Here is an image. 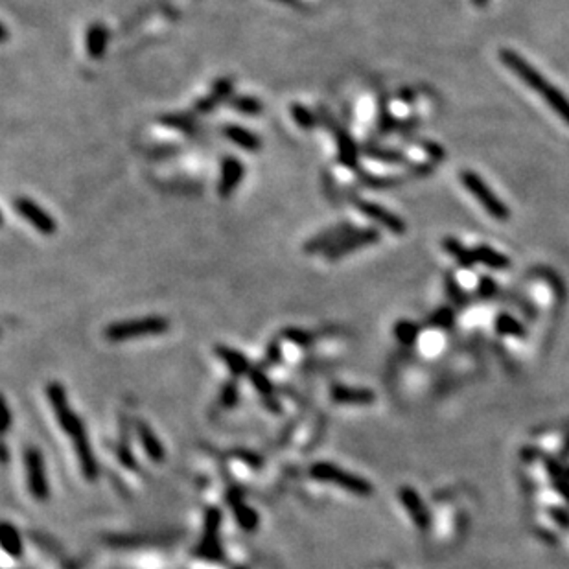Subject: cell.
Segmentation results:
<instances>
[{"label": "cell", "instance_id": "obj_1", "mask_svg": "<svg viewBox=\"0 0 569 569\" xmlns=\"http://www.w3.org/2000/svg\"><path fill=\"white\" fill-rule=\"evenodd\" d=\"M500 59L505 66H509L514 74L518 76L523 83L529 85V89L540 94L541 100L569 126V98L562 90L556 89L549 80H546L531 63H527L520 56L518 52L505 48V50H500Z\"/></svg>", "mask_w": 569, "mask_h": 569}, {"label": "cell", "instance_id": "obj_2", "mask_svg": "<svg viewBox=\"0 0 569 569\" xmlns=\"http://www.w3.org/2000/svg\"><path fill=\"white\" fill-rule=\"evenodd\" d=\"M170 328L168 319L164 317H142L135 321L115 322L105 328V337L109 341H129L142 336H157Z\"/></svg>", "mask_w": 569, "mask_h": 569}, {"label": "cell", "instance_id": "obj_3", "mask_svg": "<svg viewBox=\"0 0 569 569\" xmlns=\"http://www.w3.org/2000/svg\"><path fill=\"white\" fill-rule=\"evenodd\" d=\"M461 181L462 184L467 187V190L479 201L481 206H483L494 220L498 221L509 220V209H507V205H505L500 197L495 196L494 192L490 190L488 184H486L476 172L464 170V172L461 173Z\"/></svg>", "mask_w": 569, "mask_h": 569}, {"label": "cell", "instance_id": "obj_4", "mask_svg": "<svg viewBox=\"0 0 569 569\" xmlns=\"http://www.w3.org/2000/svg\"><path fill=\"white\" fill-rule=\"evenodd\" d=\"M312 476L317 477L321 481H328V483H336V485L343 486V488L354 492V494L360 495H367L373 492L370 485L367 481L360 479V477L350 476L346 471H343L341 468L332 467V464H327V462H321V464H315L312 468Z\"/></svg>", "mask_w": 569, "mask_h": 569}, {"label": "cell", "instance_id": "obj_5", "mask_svg": "<svg viewBox=\"0 0 569 569\" xmlns=\"http://www.w3.org/2000/svg\"><path fill=\"white\" fill-rule=\"evenodd\" d=\"M15 209H17V212L23 216L24 220L28 221L30 225H33L45 236H50V234L56 233V223L52 220V216L48 214L47 210H42L35 201L30 199V197H19V199L15 201Z\"/></svg>", "mask_w": 569, "mask_h": 569}, {"label": "cell", "instance_id": "obj_6", "mask_svg": "<svg viewBox=\"0 0 569 569\" xmlns=\"http://www.w3.org/2000/svg\"><path fill=\"white\" fill-rule=\"evenodd\" d=\"M380 240V233L376 229H363V230H356V233L346 234L345 238L339 240V242L330 247L328 251H324L327 258H341L348 254V252L356 251V249L363 247V245H370V243H376Z\"/></svg>", "mask_w": 569, "mask_h": 569}, {"label": "cell", "instance_id": "obj_7", "mask_svg": "<svg viewBox=\"0 0 569 569\" xmlns=\"http://www.w3.org/2000/svg\"><path fill=\"white\" fill-rule=\"evenodd\" d=\"M356 206H358V209H360L365 216H369L370 220L382 223L383 227L391 230V233L401 234L404 230H406V223H404V220L398 218L397 214H392L391 210L383 209V206L376 205V203H370V201H363V199L356 201Z\"/></svg>", "mask_w": 569, "mask_h": 569}, {"label": "cell", "instance_id": "obj_8", "mask_svg": "<svg viewBox=\"0 0 569 569\" xmlns=\"http://www.w3.org/2000/svg\"><path fill=\"white\" fill-rule=\"evenodd\" d=\"M26 467H28L30 488H32L33 495L39 500L47 498V477H45V470H42L41 455L35 450H30L26 453Z\"/></svg>", "mask_w": 569, "mask_h": 569}, {"label": "cell", "instance_id": "obj_9", "mask_svg": "<svg viewBox=\"0 0 569 569\" xmlns=\"http://www.w3.org/2000/svg\"><path fill=\"white\" fill-rule=\"evenodd\" d=\"M243 179V166L236 157H225L221 164V179H220V196L229 197L238 187Z\"/></svg>", "mask_w": 569, "mask_h": 569}, {"label": "cell", "instance_id": "obj_10", "mask_svg": "<svg viewBox=\"0 0 569 569\" xmlns=\"http://www.w3.org/2000/svg\"><path fill=\"white\" fill-rule=\"evenodd\" d=\"M400 498H401V503H404V507H406L407 512H409V516L413 518V522H415L420 529L428 527V523H430V516H428V512H426L424 505H422V500H420L418 494H416L415 490H411V488H407V486H404V488L400 490Z\"/></svg>", "mask_w": 569, "mask_h": 569}, {"label": "cell", "instance_id": "obj_11", "mask_svg": "<svg viewBox=\"0 0 569 569\" xmlns=\"http://www.w3.org/2000/svg\"><path fill=\"white\" fill-rule=\"evenodd\" d=\"M354 233L352 227H343V225H337L334 229L322 233L321 236H317L315 240L306 243V251L308 252H317V251H328L330 247H334L339 240H343L346 234Z\"/></svg>", "mask_w": 569, "mask_h": 569}, {"label": "cell", "instance_id": "obj_12", "mask_svg": "<svg viewBox=\"0 0 569 569\" xmlns=\"http://www.w3.org/2000/svg\"><path fill=\"white\" fill-rule=\"evenodd\" d=\"M225 136L233 140L234 144H238L245 151H258L262 148V142L254 133L247 131L245 127L240 126H227L223 129Z\"/></svg>", "mask_w": 569, "mask_h": 569}, {"label": "cell", "instance_id": "obj_13", "mask_svg": "<svg viewBox=\"0 0 569 569\" xmlns=\"http://www.w3.org/2000/svg\"><path fill=\"white\" fill-rule=\"evenodd\" d=\"M476 252V258L479 264L483 266H488L492 269H509L510 267V260L501 252L494 251L490 245H479L477 249H474Z\"/></svg>", "mask_w": 569, "mask_h": 569}, {"label": "cell", "instance_id": "obj_14", "mask_svg": "<svg viewBox=\"0 0 569 569\" xmlns=\"http://www.w3.org/2000/svg\"><path fill=\"white\" fill-rule=\"evenodd\" d=\"M442 247L446 249V252L452 254V257L455 258V260H457L462 267L476 266V262H477L476 252L471 251V249L464 247V245H462L461 242H457L455 238H444Z\"/></svg>", "mask_w": 569, "mask_h": 569}, {"label": "cell", "instance_id": "obj_15", "mask_svg": "<svg viewBox=\"0 0 569 569\" xmlns=\"http://www.w3.org/2000/svg\"><path fill=\"white\" fill-rule=\"evenodd\" d=\"M107 39L109 33L105 26L102 24H94L93 28L87 32V50L90 52L93 57H100L105 52V47H107Z\"/></svg>", "mask_w": 569, "mask_h": 569}, {"label": "cell", "instance_id": "obj_16", "mask_svg": "<svg viewBox=\"0 0 569 569\" xmlns=\"http://www.w3.org/2000/svg\"><path fill=\"white\" fill-rule=\"evenodd\" d=\"M337 142H339V160L341 164H345L346 168L354 170L358 168V148H356V142L350 139L346 133L341 131L337 135Z\"/></svg>", "mask_w": 569, "mask_h": 569}, {"label": "cell", "instance_id": "obj_17", "mask_svg": "<svg viewBox=\"0 0 569 569\" xmlns=\"http://www.w3.org/2000/svg\"><path fill=\"white\" fill-rule=\"evenodd\" d=\"M230 89H233L230 81H227V80L218 81V85L214 87L212 94H210L209 98L201 100L199 105H197V109H199V111H212V109H214L216 105L221 102V100H225L227 96H229Z\"/></svg>", "mask_w": 569, "mask_h": 569}, {"label": "cell", "instance_id": "obj_18", "mask_svg": "<svg viewBox=\"0 0 569 569\" xmlns=\"http://www.w3.org/2000/svg\"><path fill=\"white\" fill-rule=\"evenodd\" d=\"M218 354H220V358H223L225 363L229 365V369L233 370L234 374H243L249 370L247 360H245L240 352H234V350L220 346V348H218Z\"/></svg>", "mask_w": 569, "mask_h": 569}, {"label": "cell", "instance_id": "obj_19", "mask_svg": "<svg viewBox=\"0 0 569 569\" xmlns=\"http://www.w3.org/2000/svg\"><path fill=\"white\" fill-rule=\"evenodd\" d=\"M336 400L348 401V404H370L374 400V394L370 391H354V389L339 387L336 389Z\"/></svg>", "mask_w": 569, "mask_h": 569}, {"label": "cell", "instance_id": "obj_20", "mask_svg": "<svg viewBox=\"0 0 569 569\" xmlns=\"http://www.w3.org/2000/svg\"><path fill=\"white\" fill-rule=\"evenodd\" d=\"M495 328H498V332L505 334V336H514V337L525 336V330H523L522 324H520L516 319L510 317V315H505V313L495 319Z\"/></svg>", "mask_w": 569, "mask_h": 569}, {"label": "cell", "instance_id": "obj_21", "mask_svg": "<svg viewBox=\"0 0 569 569\" xmlns=\"http://www.w3.org/2000/svg\"><path fill=\"white\" fill-rule=\"evenodd\" d=\"M234 109H238L242 112H247V115H258L262 111V105L257 98H251V96H238L230 102Z\"/></svg>", "mask_w": 569, "mask_h": 569}, {"label": "cell", "instance_id": "obj_22", "mask_svg": "<svg viewBox=\"0 0 569 569\" xmlns=\"http://www.w3.org/2000/svg\"><path fill=\"white\" fill-rule=\"evenodd\" d=\"M394 334H397L398 339L401 341V343H415L416 336H418V328L413 324V322H407V321H401L398 322L397 328H394Z\"/></svg>", "mask_w": 569, "mask_h": 569}, {"label": "cell", "instance_id": "obj_23", "mask_svg": "<svg viewBox=\"0 0 569 569\" xmlns=\"http://www.w3.org/2000/svg\"><path fill=\"white\" fill-rule=\"evenodd\" d=\"M291 115H293V120L299 124L300 127H313L315 126V117L304 105H293L291 107Z\"/></svg>", "mask_w": 569, "mask_h": 569}, {"label": "cell", "instance_id": "obj_24", "mask_svg": "<svg viewBox=\"0 0 569 569\" xmlns=\"http://www.w3.org/2000/svg\"><path fill=\"white\" fill-rule=\"evenodd\" d=\"M142 442H144L148 453H151V457L157 459V461L163 459V450H160L159 442L153 439V435L150 433V430L146 431V428H142Z\"/></svg>", "mask_w": 569, "mask_h": 569}, {"label": "cell", "instance_id": "obj_25", "mask_svg": "<svg viewBox=\"0 0 569 569\" xmlns=\"http://www.w3.org/2000/svg\"><path fill=\"white\" fill-rule=\"evenodd\" d=\"M453 322V313L450 310H439L437 313H433V317L430 319V327H437V328H448L450 324Z\"/></svg>", "mask_w": 569, "mask_h": 569}, {"label": "cell", "instance_id": "obj_26", "mask_svg": "<svg viewBox=\"0 0 569 569\" xmlns=\"http://www.w3.org/2000/svg\"><path fill=\"white\" fill-rule=\"evenodd\" d=\"M370 155H373V157H376V159L383 160V163H404V160H406V157H404V155L394 153V151H387V150L370 151Z\"/></svg>", "mask_w": 569, "mask_h": 569}, {"label": "cell", "instance_id": "obj_27", "mask_svg": "<svg viewBox=\"0 0 569 569\" xmlns=\"http://www.w3.org/2000/svg\"><path fill=\"white\" fill-rule=\"evenodd\" d=\"M479 291L483 297H492L495 291V284L490 278H483L479 284Z\"/></svg>", "mask_w": 569, "mask_h": 569}, {"label": "cell", "instance_id": "obj_28", "mask_svg": "<svg viewBox=\"0 0 569 569\" xmlns=\"http://www.w3.org/2000/svg\"><path fill=\"white\" fill-rule=\"evenodd\" d=\"M474 4H476V6H486V4H488V0H474Z\"/></svg>", "mask_w": 569, "mask_h": 569}]
</instances>
